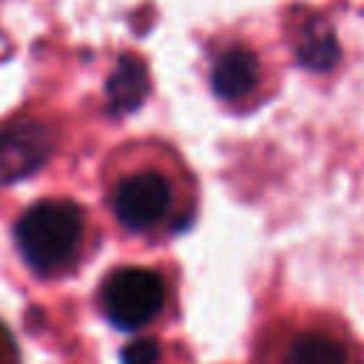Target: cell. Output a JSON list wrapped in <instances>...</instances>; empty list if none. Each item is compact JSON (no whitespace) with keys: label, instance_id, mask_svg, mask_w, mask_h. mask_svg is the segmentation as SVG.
Returning a JSON list of instances; mask_svg holds the SVG:
<instances>
[{"label":"cell","instance_id":"6da1fadb","mask_svg":"<svg viewBox=\"0 0 364 364\" xmlns=\"http://www.w3.org/2000/svg\"><path fill=\"white\" fill-rule=\"evenodd\" d=\"M108 205L125 230L142 236L176 230L191 213V196L182 193L179 173L151 162L122 171L108 188Z\"/></svg>","mask_w":364,"mask_h":364},{"label":"cell","instance_id":"7a4b0ae2","mask_svg":"<svg viewBox=\"0 0 364 364\" xmlns=\"http://www.w3.org/2000/svg\"><path fill=\"white\" fill-rule=\"evenodd\" d=\"M14 239L23 262L46 279L71 273L88 253V222L85 213L65 199H46L31 205L17 228Z\"/></svg>","mask_w":364,"mask_h":364},{"label":"cell","instance_id":"3957f363","mask_svg":"<svg viewBox=\"0 0 364 364\" xmlns=\"http://www.w3.org/2000/svg\"><path fill=\"white\" fill-rule=\"evenodd\" d=\"M256 364H364L355 338L330 318H287L259 338Z\"/></svg>","mask_w":364,"mask_h":364},{"label":"cell","instance_id":"277c9868","mask_svg":"<svg viewBox=\"0 0 364 364\" xmlns=\"http://www.w3.org/2000/svg\"><path fill=\"white\" fill-rule=\"evenodd\" d=\"M100 313L117 330H148L168 318L173 307V287L156 267L125 264L111 270L97 290Z\"/></svg>","mask_w":364,"mask_h":364},{"label":"cell","instance_id":"5b68a950","mask_svg":"<svg viewBox=\"0 0 364 364\" xmlns=\"http://www.w3.org/2000/svg\"><path fill=\"white\" fill-rule=\"evenodd\" d=\"M51 136L37 119H17L0 131V179L11 182L28 176L48 156Z\"/></svg>","mask_w":364,"mask_h":364},{"label":"cell","instance_id":"8992f818","mask_svg":"<svg viewBox=\"0 0 364 364\" xmlns=\"http://www.w3.org/2000/svg\"><path fill=\"white\" fill-rule=\"evenodd\" d=\"M213 91L228 102H242L259 88V60L245 46H230L213 60Z\"/></svg>","mask_w":364,"mask_h":364},{"label":"cell","instance_id":"52a82bcc","mask_svg":"<svg viewBox=\"0 0 364 364\" xmlns=\"http://www.w3.org/2000/svg\"><path fill=\"white\" fill-rule=\"evenodd\" d=\"M145 91V71L136 60H122L117 74L111 77V100L117 108H131L142 100Z\"/></svg>","mask_w":364,"mask_h":364},{"label":"cell","instance_id":"ba28073f","mask_svg":"<svg viewBox=\"0 0 364 364\" xmlns=\"http://www.w3.org/2000/svg\"><path fill=\"white\" fill-rule=\"evenodd\" d=\"M301 57L304 63L316 65V68H327L333 60H336V43H333V34L330 31H310L307 40H304V48H301Z\"/></svg>","mask_w":364,"mask_h":364},{"label":"cell","instance_id":"9c48e42d","mask_svg":"<svg viewBox=\"0 0 364 364\" xmlns=\"http://www.w3.org/2000/svg\"><path fill=\"white\" fill-rule=\"evenodd\" d=\"M122 364H165V344L159 338H136L122 347Z\"/></svg>","mask_w":364,"mask_h":364},{"label":"cell","instance_id":"30bf717a","mask_svg":"<svg viewBox=\"0 0 364 364\" xmlns=\"http://www.w3.org/2000/svg\"><path fill=\"white\" fill-rule=\"evenodd\" d=\"M0 364H20L17 344H14V338L3 321H0Z\"/></svg>","mask_w":364,"mask_h":364}]
</instances>
